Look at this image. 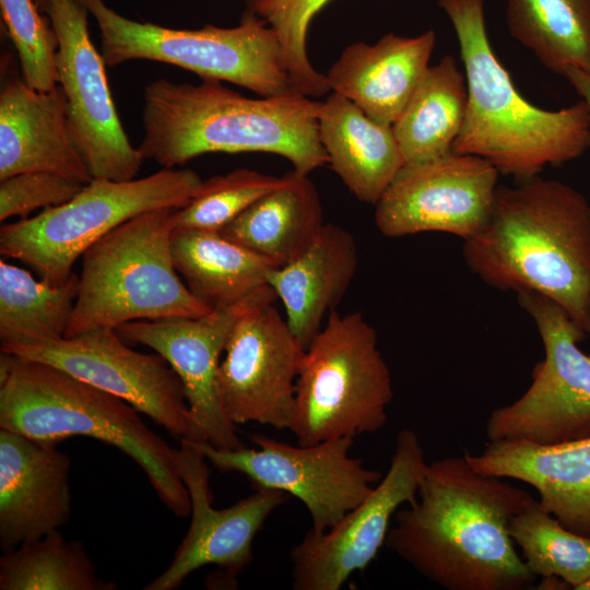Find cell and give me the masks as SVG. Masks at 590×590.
I'll return each mask as SVG.
<instances>
[{
	"label": "cell",
	"mask_w": 590,
	"mask_h": 590,
	"mask_svg": "<svg viewBox=\"0 0 590 590\" xmlns=\"http://www.w3.org/2000/svg\"><path fill=\"white\" fill-rule=\"evenodd\" d=\"M535 498L477 472L465 455L427 463L416 498L393 517L385 545L447 590H522L534 576L509 526Z\"/></svg>",
	"instance_id": "6da1fadb"
},
{
	"label": "cell",
	"mask_w": 590,
	"mask_h": 590,
	"mask_svg": "<svg viewBox=\"0 0 590 590\" xmlns=\"http://www.w3.org/2000/svg\"><path fill=\"white\" fill-rule=\"evenodd\" d=\"M463 257L487 285L540 294L590 335V203L577 189L539 176L498 186Z\"/></svg>",
	"instance_id": "7a4b0ae2"
},
{
	"label": "cell",
	"mask_w": 590,
	"mask_h": 590,
	"mask_svg": "<svg viewBox=\"0 0 590 590\" xmlns=\"http://www.w3.org/2000/svg\"><path fill=\"white\" fill-rule=\"evenodd\" d=\"M320 102L292 91L251 98L217 80L199 84L158 79L143 91L144 160L175 168L208 153L281 155L309 175L328 163L320 142Z\"/></svg>",
	"instance_id": "3957f363"
},
{
	"label": "cell",
	"mask_w": 590,
	"mask_h": 590,
	"mask_svg": "<svg viewBox=\"0 0 590 590\" xmlns=\"http://www.w3.org/2000/svg\"><path fill=\"white\" fill-rule=\"evenodd\" d=\"M460 47L468 86L462 129L452 152L473 154L521 181L590 149V110L583 99L547 110L528 102L493 51L484 0H437Z\"/></svg>",
	"instance_id": "277c9868"
},
{
	"label": "cell",
	"mask_w": 590,
	"mask_h": 590,
	"mask_svg": "<svg viewBox=\"0 0 590 590\" xmlns=\"http://www.w3.org/2000/svg\"><path fill=\"white\" fill-rule=\"evenodd\" d=\"M0 428L50 446L75 436L113 446L139 464L175 516H190L176 449L131 404L55 366L1 352Z\"/></svg>",
	"instance_id": "5b68a950"
},
{
	"label": "cell",
	"mask_w": 590,
	"mask_h": 590,
	"mask_svg": "<svg viewBox=\"0 0 590 590\" xmlns=\"http://www.w3.org/2000/svg\"><path fill=\"white\" fill-rule=\"evenodd\" d=\"M174 211L139 214L83 253L79 293L64 338L135 320L198 318L213 311L190 292L174 266Z\"/></svg>",
	"instance_id": "8992f818"
},
{
	"label": "cell",
	"mask_w": 590,
	"mask_h": 590,
	"mask_svg": "<svg viewBox=\"0 0 590 590\" xmlns=\"http://www.w3.org/2000/svg\"><path fill=\"white\" fill-rule=\"evenodd\" d=\"M392 398L375 328L361 312L333 310L305 350L287 429L303 446L375 433Z\"/></svg>",
	"instance_id": "52a82bcc"
},
{
	"label": "cell",
	"mask_w": 590,
	"mask_h": 590,
	"mask_svg": "<svg viewBox=\"0 0 590 590\" xmlns=\"http://www.w3.org/2000/svg\"><path fill=\"white\" fill-rule=\"evenodd\" d=\"M96 21L101 52L114 68L152 60L189 70L202 80L229 82L260 96L296 91L274 31L251 11L239 25L175 30L125 17L104 0H80Z\"/></svg>",
	"instance_id": "ba28073f"
},
{
	"label": "cell",
	"mask_w": 590,
	"mask_h": 590,
	"mask_svg": "<svg viewBox=\"0 0 590 590\" xmlns=\"http://www.w3.org/2000/svg\"><path fill=\"white\" fill-rule=\"evenodd\" d=\"M202 181L192 169L176 168L125 181L93 178L68 202L2 225L0 253L22 261L48 284H61L103 236L144 212L185 206Z\"/></svg>",
	"instance_id": "9c48e42d"
},
{
	"label": "cell",
	"mask_w": 590,
	"mask_h": 590,
	"mask_svg": "<svg viewBox=\"0 0 590 590\" xmlns=\"http://www.w3.org/2000/svg\"><path fill=\"white\" fill-rule=\"evenodd\" d=\"M517 297L535 322L545 356L526 392L492 411L487 440L555 445L590 437V355L578 345L586 333L553 300L529 291Z\"/></svg>",
	"instance_id": "30bf717a"
},
{
	"label": "cell",
	"mask_w": 590,
	"mask_h": 590,
	"mask_svg": "<svg viewBox=\"0 0 590 590\" xmlns=\"http://www.w3.org/2000/svg\"><path fill=\"white\" fill-rule=\"evenodd\" d=\"M249 438L257 449H220L191 442L219 471L241 473L256 489L281 491L299 499L315 532L334 527L382 477L380 471L366 468L361 459L350 456L354 438L310 446H293L260 433Z\"/></svg>",
	"instance_id": "8fae6325"
},
{
	"label": "cell",
	"mask_w": 590,
	"mask_h": 590,
	"mask_svg": "<svg viewBox=\"0 0 590 590\" xmlns=\"http://www.w3.org/2000/svg\"><path fill=\"white\" fill-rule=\"evenodd\" d=\"M57 37V84L67 99L72 140L93 178L134 179L144 161L120 121L109 88L105 60L87 26V8L80 0H45Z\"/></svg>",
	"instance_id": "7c38bea8"
},
{
	"label": "cell",
	"mask_w": 590,
	"mask_h": 590,
	"mask_svg": "<svg viewBox=\"0 0 590 590\" xmlns=\"http://www.w3.org/2000/svg\"><path fill=\"white\" fill-rule=\"evenodd\" d=\"M270 285L237 317L217 373L221 404L235 424L287 429L305 349L274 306Z\"/></svg>",
	"instance_id": "4fadbf2b"
},
{
	"label": "cell",
	"mask_w": 590,
	"mask_h": 590,
	"mask_svg": "<svg viewBox=\"0 0 590 590\" xmlns=\"http://www.w3.org/2000/svg\"><path fill=\"white\" fill-rule=\"evenodd\" d=\"M427 462L418 435L403 428L390 465L370 494L324 532L309 530L291 551L295 590H340L385 544L396 512L417 495Z\"/></svg>",
	"instance_id": "5bb4252c"
},
{
	"label": "cell",
	"mask_w": 590,
	"mask_h": 590,
	"mask_svg": "<svg viewBox=\"0 0 590 590\" xmlns=\"http://www.w3.org/2000/svg\"><path fill=\"white\" fill-rule=\"evenodd\" d=\"M0 350L55 366L122 399L179 440L188 435L187 400L175 370L160 354L129 347L115 328Z\"/></svg>",
	"instance_id": "9a60e30c"
},
{
	"label": "cell",
	"mask_w": 590,
	"mask_h": 590,
	"mask_svg": "<svg viewBox=\"0 0 590 590\" xmlns=\"http://www.w3.org/2000/svg\"><path fill=\"white\" fill-rule=\"evenodd\" d=\"M498 177L489 162L473 154L450 152L404 164L375 204L376 226L388 237L440 232L465 240L487 220Z\"/></svg>",
	"instance_id": "2e32d148"
},
{
	"label": "cell",
	"mask_w": 590,
	"mask_h": 590,
	"mask_svg": "<svg viewBox=\"0 0 590 590\" xmlns=\"http://www.w3.org/2000/svg\"><path fill=\"white\" fill-rule=\"evenodd\" d=\"M253 296L198 318L143 319L116 328L126 342L154 350L179 377L188 405L186 440L220 449L244 447L221 404L217 373L233 326Z\"/></svg>",
	"instance_id": "e0dca14e"
},
{
	"label": "cell",
	"mask_w": 590,
	"mask_h": 590,
	"mask_svg": "<svg viewBox=\"0 0 590 590\" xmlns=\"http://www.w3.org/2000/svg\"><path fill=\"white\" fill-rule=\"evenodd\" d=\"M180 476L191 503L190 527L169 566L145 590H174L193 571L216 565L235 578L252 560V543L269 516L285 500L284 492L257 488L234 505L212 506L208 460L189 440L176 449Z\"/></svg>",
	"instance_id": "ac0fdd59"
},
{
	"label": "cell",
	"mask_w": 590,
	"mask_h": 590,
	"mask_svg": "<svg viewBox=\"0 0 590 590\" xmlns=\"http://www.w3.org/2000/svg\"><path fill=\"white\" fill-rule=\"evenodd\" d=\"M70 458L0 428V546L9 552L69 521Z\"/></svg>",
	"instance_id": "d6986e66"
},
{
	"label": "cell",
	"mask_w": 590,
	"mask_h": 590,
	"mask_svg": "<svg viewBox=\"0 0 590 590\" xmlns=\"http://www.w3.org/2000/svg\"><path fill=\"white\" fill-rule=\"evenodd\" d=\"M28 172L93 179L72 140L62 88L37 91L10 74L0 92V180Z\"/></svg>",
	"instance_id": "ffe728a7"
},
{
	"label": "cell",
	"mask_w": 590,
	"mask_h": 590,
	"mask_svg": "<svg viewBox=\"0 0 590 590\" xmlns=\"http://www.w3.org/2000/svg\"><path fill=\"white\" fill-rule=\"evenodd\" d=\"M465 457L480 473L529 484L546 511L590 538V437L555 445L487 440Z\"/></svg>",
	"instance_id": "44dd1931"
},
{
	"label": "cell",
	"mask_w": 590,
	"mask_h": 590,
	"mask_svg": "<svg viewBox=\"0 0 590 590\" xmlns=\"http://www.w3.org/2000/svg\"><path fill=\"white\" fill-rule=\"evenodd\" d=\"M435 44L433 30L414 37L388 33L374 45L353 43L326 74L331 92L351 99L369 117L392 125L429 67Z\"/></svg>",
	"instance_id": "7402d4cb"
},
{
	"label": "cell",
	"mask_w": 590,
	"mask_h": 590,
	"mask_svg": "<svg viewBox=\"0 0 590 590\" xmlns=\"http://www.w3.org/2000/svg\"><path fill=\"white\" fill-rule=\"evenodd\" d=\"M357 270V247L344 227L324 223L295 260L274 268L268 283L285 310V320L306 350L335 310Z\"/></svg>",
	"instance_id": "603a6c76"
},
{
	"label": "cell",
	"mask_w": 590,
	"mask_h": 590,
	"mask_svg": "<svg viewBox=\"0 0 590 590\" xmlns=\"http://www.w3.org/2000/svg\"><path fill=\"white\" fill-rule=\"evenodd\" d=\"M318 132L334 173L356 199L375 205L404 165L392 125L330 92L320 102Z\"/></svg>",
	"instance_id": "cb8c5ba5"
},
{
	"label": "cell",
	"mask_w": 590,
	"mask_h": 590,
	"mask_svg": "<svg viewBox=\"0 0 590 590\" xmlns=\"http://www.w3.org/2000/svg\"><path fill=\"white\" fill-rule=\"evenodd\" d=\"M283 176L281 186L220 231L276 268L300 256L324 224L321 200L308 175L293 169Z\"/></svg>",
	"instance_id": "d4e9b609"
},
{
	"label": "cell",
	"mask_w": 590,
	"mask_h": 590,
	"mask_svg": "<svg viewBox=\"0 0 590 590\" xmlns=\"http://www.w3.org/2000/svg\"><path fill=\"white\" fill-rule=\"evenodd\" d=\"M170 250L190 292L211 310L234 307L269 285L276 268L220 232L174 231Z\"/></svg>",
	"instance_id": "484cf974"
},
{
	"label": "cell",
	"mask_w": 590,
	"mask_h": 590,
	"mask_svg": "<svg viewBox=\"0 0 590 590\" xmlns=\"http://www.w3.org/2000/svg\"><path fill=\"white\" fill-rule=\"evenodd\" d=\"M467 105L465 74L457 60L446 55L427 68L408 105L392 123L404 164L452 152Z\"/></svg>",
	"instance_id": "4316f807"
},
{
	"label": "cell",
	"mask_w": 590,
	"mask_h": 590,
	"mask_svg": "<svg viewBox=\"0 0 590 590\" xmlns=\"http://www.w3.org/2000/svg\"><path fill=\"white\" fill-rule=\"evenodd\" d=\"M80 278L51 285L3 259L0 261L1 346L49 343L66 337Z\"/></svg>",
	"instance_id": "83f0119b"
},
{
	"label": "cell",
	"mask_w": 590,
	"mask_h": 590,
	"mask_svg": "<svg viewBox=\"0 0 590 590\" xmlns=\"http://www.w3.org/2000/svg\"><path fill=\"white\" fill-rule=\"evenodd\" d=\"M510 35L550 71L590 72V0H506Z\"/></svg>",
	"instance_id": "f1b7e54d"
},
{
	"label": "cell",
	"mask_w": 590,
	"mask_h": 590,
	"mask_svg": "<svg viewBox=\"0 0 590 590\" xmlns=\"http://www.w3.org/2000/svg\"><path fill=\"white\" fill-rule=\"evenodd\" d=\"M98 577L80 541L56 530L42 539L4 552L0 558L1 590H115Z\"/></svg>",
	"instance_id": "f546056e"
},
{
	"label": "cell",
	"mask_w": 590,
	"mask_h": 590,
	"mask_svg": "<svg viewBox=\"0 0 590 590\" xmlns=\"http://www.w3.org/2000/svg\"><path fill=\"white\" fill-rule=\"evenodd\" d=\"M509 533L534 577L558 576L575 589L590 576V538L564 527L538 499L512 518Z\"/></svg>",
	"instance_id": "4dcf8cb0"
},
{
	"label": "cell",
	"mask_w": 590,
	"mask_h": 590,
	"mask_svg": "<svg viewBox=\"0 0 590 590\" xmlns=\"http://www.w3.org/2000/svg\"><path fill=\"white\" fill-rule=\"evenodd\" d=\"M275 177L249 168H238L202 181L197 194L173 213L174 231L220 232L256 200L281 186Z\"/></svg>",
	"instance_id": "1f68e13d"
},
{
	"label": "cell",
	"mask_w": 590,
	"mask_h": 590,
	"mask_svg": "<svg viewBox=\"0 0 590 590\" xmlns=\"http://www.w3.org/2000/svg\"><path fill=\"white\" fill-rule=\"evenodd\" d=\"M330 0H249V11L276 34L295 90L308 97L331 92L326 74L317 71L307 54V32L314 16Z\"/></svg>",
	"instance_id": "d6a6232c"
},
{
	"label": "cell",
	"mask_w": 590,
	"mask_h": 590,
	"mask_svg": "<svg viewBox=\"0 0 590 590\" xmlns=\"http://www.w3.org/2000/svg\"><path fill=\"white\" fill-rule=\"evenodd\" d=\"M7 33L17 52L22 78L37 91L57 84V37L49 19L33 0H0Z\"/></svg>",
	"instance_id": "836d02e7"
},
{
	"label": "cell",
	"mask_w": 590,
	"mask_h": 590,
	"mask_svg": "<svg viewBox=\"0 0 590 590\" xmlns=\"http://www.w3.org/2000/svg\"><path fill=\"white\" fill-rule=\"evenodd\" d=\"M84 184L48 172H28L0 180V221L26 219L37 209H49L71 200Z\"/></svg>",
	"instance_id": "e575fe53"
},
{
	"label": "cell",
	"mask_w": 590,
	"mask_h": 590,
	"mask_svg": "<svg viewBox=\"0 0 590 590\" xmlns=\"http://www.w3.org/2000/svg\"><path fill=\"white\" fill-rule=\"evenodd\" d=\"M564 76L575 91L586 102L590 110V72H586L576 68H568Z\"/></svg>",
	"instance_id": "d590c367"
},
{
	"label": "cell",
	"mask_w": 590,
	"mask_h": 590,
	"mask_svg": "<svg viewBox=\"0 0 590 590\" xmlns=\"http://www.w3.org/2000/svg\"><path fill=\"white\" fill-rule=\"evenodd\" d=\"M571 588L570 585L558 576L541 577V581L536 589L540 590H566Z\"/></svg>",
	"instance_id": "8d00e7d4"
},
{
	"label": "cell",
	"mask_w": 590,
	"mask_h": 590,
	"mask_svg": "<svg viewBox=\"0 0 590 590\" xmlns=\"http://www.w3.org/2000/svg\"><path fill=\"white\" fill-rule=\"evenodd\" d=\"M576 590H590V576L586 578L581 583H579Z\"/></svg>",
	"instance_id": "74e56055"
},
{
	"label": "cell",
	"mask_w": 590,
	"mask_h": 590,
	"mask_svg": "<svg viewBox=\"0 0 590 590\" xmlns=\"http://www.w3.org/2000/svg\"><path fill=\"white\" fill-rule=\"evenodd\" d=\"M40 12H43L45 0H34Z\"/></svg>",
	"instance_id": "f35d334b"
},
{
	"label": "cell",
	"mask_w": 590,
	"mask_h": 590,
	"mask_svg": "<svg viewBox=\"0 0 590 590\" xmlns=\"http://www.w3.org/2000/svg\"><path fill=\"white\" fill-rule=\"evenodd\" d=\"M247 1H249V0H247Z\"/></svg>",
	"instance_id": "ab89813d"
}]
</instances>
